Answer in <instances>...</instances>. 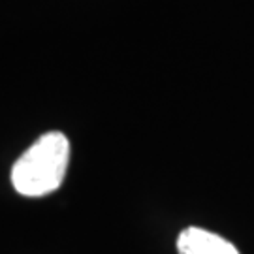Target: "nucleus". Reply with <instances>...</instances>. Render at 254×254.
Instances as JSON below:
<instances>
[{"label": "nucleus", "mask_w": 254, "mask_h": 254, "mask_svg": "<svg viewBox=\"0 0 254 254\" xmlns=\"http://www.w3.org/2000/svg\"><path fill=\"white\" fill-rule=\"evenodd\" d=\"M70 162V141L63 132H47L17 158L11 170L15 190L28 198L55 192Z\"/></svg>", "instance_id": "nucleus-1"}, {"label": "nucleus", "mask_w": 254, "mask_h": 254, "mask_svg": "<svg viewBox=\"0 0 254 254\" xmlns=\"http://www.w3.org/2000/svg\"><path fill=\"white\" fill-rule=\"evenodd\" d=\"M179 254H239L224 237L201 228H187L177 239Z\"/></svg>", "instance_id": "nucleus-2"}]
</instances>
